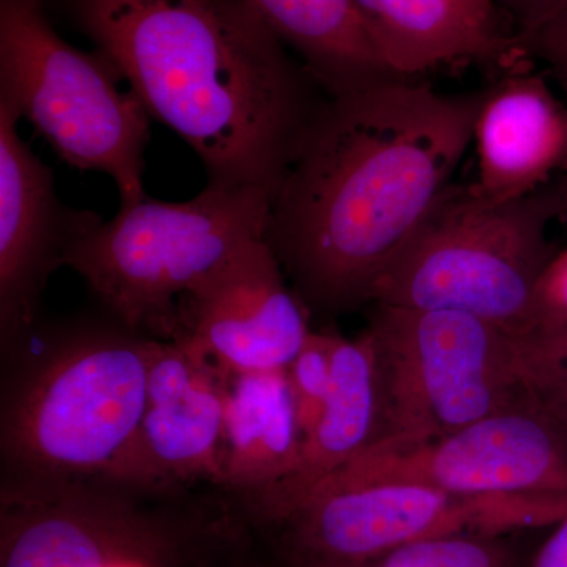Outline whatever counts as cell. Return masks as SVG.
Returning a JSON list of instances; mask_svg holds the SVG:
<instances>
[{
  "label": "cell",
  "mask_w": 567,
  "mask_h": 567,
  "mask_svg": "<svg viewBox=\"0 0 567 567\" xmlns=\"http://www.w3.org/2000/svg\"><path fill=\"white\" fill-rule=\"evenodd\" d=\"M480 106L481 91L401 78L324 99L271 197L265 234L309 312L372 303L453 185Z\"/></svg>",
  "instance_id": "1"
},
{
  "label": "cell",
  "mask_w": 567,
  "mask_h": 567,
  "mask_svg": "<svg viewBox=\"0 0 567 567\" xmlns=\"http://www.w3.org/2000/svg\"><path fill=\"white\" fill-rule=\"evenodd\" d=\"M227 372L185 338L159 342L125 484L147 494L223 473Z\"/></svg>",
  "instance_id": "13"
},
{
  "label": "cell",
  "mask_w": 567,
  "mask_h": 567,
  "mask_svg": "<svg viewBox=\"0 0 567 567\" xmlns=\"http://www.w3.org/2000/svg\"><path fill=\"white\" fill-rule=\"evenodd\" d=\"M518 58L481 91L473 142L477 175L470 192L507 203L539 192L567 167V102Z\"/></svg>",
  "instance_id": "14"
},
{
  "label": "cell",
  "mask_w": 567,
  "mask_h": 567,
  "mask_svg": "<svg viewBox=\"0 0 567 567\" xmlns=\"http://www.w3.org/2000/svg\"><path fill=\"white\" fill-rule=\"evenodd\" d=\"M513 40L522 58L540 63L567 102V0H557L543 17L517 31Z\"/></svg>",
  "instance_id": "22"
},
{
  "label": "cell",
  "mask_w": 567,
  "mask_h": 567,
  "mask_svg": "<svg viewBox=\"0 0 567 567\" xmlns=\"http://www.w3.org/2000/svg\"><path fill=\"white\" fill-rule=\"evenodd\" d=\"M303 443L286 371L227 372L219 486L248 506L292 473Z\"/></svg>",
  "instance_id": "16"
},
{
  "label": "cell",
  "mask_w": 567,
  "mask_h": 567,
  "mask_svg": "<svg viewBox=\"0 0 567 567\" xmlns=\"http://www.w3.org/2000/svg\"><path fill=\"white\" fill-rule=\"evenodd\" d=\"M309 311L265 238L205 278L181 308V336L233 374L286 371L311 333Z\"/></svg>",
  "instance_id": "12"
},
{
  "label": "cell",
  "mask_w": 567,
  "mask_h": 567,
  "mask_svg": "<svg viewBox=\"0 0 567 567\" xmlns=\"http://www.w3.org/2000/svg\"><path fill=\"white\" fill-rule=\"evenodd\" d=\"M496 9H503L517 22V31L535 22L557 0H492Z\"/></svg>",
  "instance_id": "25"
},
{
  "label": "cell",
  "mask_w": 567,
  "mask_h": 567,
  "mask_svg": "<svg viewBox=\"0 0 567 567\" xmlns=\"http://www.w3.org/2000/svg\"><path fill=\"white\" fill-rule=\"evenodd\" d=\"M20 114L0 99V346L22 344L39 323L41 297L74 245L103 223L62 203L50 167L18 132Z\"/></svg>",
  "instance_id": "11"
},
{
  "label": "cell",
  "mask_w": 567,
  "mask_h": 567,
  "mask_svg": "<svg viewBox=\"0 0 567 567\" xmlns=\"http://www.w3.org/2000/svg\"><path fill=\"white\" fill-rule=\"evenodd\" d=\"M514 338L525 398L567 436V327Z\"/></svg>",
  "instance_id": "20"
},
{
  "label": "cell",
  "mask_w": 567,
  "mask_h": 567,
  "mask_svg": "<svg viewBox=\"0 0 567 567\" xmlns=\"http://www.w3.org/2000/svg\"><path fill=\"white\" fill-rule=\"evenodd\" d=\"M567 499L465 495L415 483L320 487L268 527L284 563H347L416 540L551 528Z\"/></svg>",
  "instance_id": "8"
},
{
  "label": "cell",
  "mask_w": 567,
  "mask_h": 567,
  "mask_svg": "<svg viewBox=\"0 0 567 567\" xmlns=\"http://www.w3.org/2000/svg\"><path fill=\"white\" fill-rule=\"evenodd\" d=\"M115 567H152V566L144 565V563H122V565H118Z\"/></svg>",
  "instance_id": "28"
},
{
  "label": "cell",
  "mask_w": 567,
  "mask_h": 567,
  "mask_svg": "<svg viewBox=\"0 0 567 567\" xmlns=\"http://www.w3.org/2000/svg\"><path fill=\"white\" fill-rule=\"evenodd\" d=\"M31 336L11 352L0 405V486H51L126 473L147 409L158 339L115 320Z\"/></svg>",
  "instance_id": "3"
},
{
  "label": "cell",
  "mask_w": 567,
  "mask_h": 567,
  "mask_svg": "<svg viewBox=\"0 0 567 567\" xmlns=\"http://www.w3.org/2000/svg\"><path fill=\"white\" fill-rule=\"evenodd\" d=\"M548 208H550L554 221L567 223V167L555 181L544 186Z\"/></svg>",
  "instance_id": "27"
},
{
  "label": "cell",
  "mask_w": 567,
  "mask_h": 567,
  "mask_svg": "<svg viewBox=\"0 0 567 567\" xmlns=\"http://www.w3.org/2000/svg\"><path fill=\"white\" fill-rule=\"evenodd\" d=\"M567 327V249L555 252L537 279L528 333ZM524 336V334H522Z\"/></svg>",
  "instance_id": "23"
},
{
  "label": "cell",
  "mask_w": 567,
  "mask_h": 567,
  "mask_svg": "<svg viewBox=\"0 0 567 567\" xmlns=\"http://www.w3.org/2000/svg\"><path fill=\"white\" fill-rule=\"evenodd\" d=\"M372 483L567 499V436L527 402L431 442L375 443L316 488Z\"/></svg>",
  "instance_id": "9"
},
{
  "label": "cell",
  "mask_w": 567,
  "mask_h": 567,
  "mask_svg": "<svg viewBox=\"0 0 567 567\" xmlns=\"http://www.w3.org/2000/svg\"><path fill=\"white\" fill-rule=\"evenodd\" d=\"M270 205V194L249 185L207 183L183 203L145 196L81 238L65 265L106 315L174 341L183 300L235 252L265 238Z\"/></svg>",
  "instance_id": "4"
},
{
  "label": "cell",
  "mask_w": 567,
  "mask_h": 567,
  "mask_svg": "<svg viewBox=\"0 0 567 567\" xmlns=\"http://www.w3.org/2000/svg\"><path fill=\"white\" fill-rule=\"evenodd\" d=\"M328 95L398 80L353 0H244ZM404 80V78H401Z\"/></svg>",
  "instance_id": "18"
},
{
  "label": "cell",
  "mask_w": 567,
  "mask_h": 567,
  "mask_svg": "<svg viewBox=\"0 0 567 567\" xmlns=\"http://www.w3.org/2000/svg\"><path fill=\"white\" fill-rule=\"evenodd\" d=\"M336 342V334L311 331L286 369L305 439L315 429L330 395Z\"/></svg>",
  "instance_id": "21"
},
{
  "label": "cell",
  "mask_w": 567,
  "mask_h": 567,
  "mask_svg": "<svg viewBox=\"0 0 567 567\" xmlns=\"http://www.w3.org/2000/svg\"><path fill=\"white\" fill-rule=\"evenodd\" d=\"M144 495L107 480L0 486V567H159L178 540Z\"/></svg>",
  "instance_id": "10"
},
{
  "label": "cell",
  "mask_w": 567,
  "mask_h": 567,
  "mask_svg": "<svg viewBox=\"0 0 567 567\" xmlns=\"http://www.w3.org/2000/svg\"><path fill=\"white\" fill-rule=\"evenodd\" d=\"M457 6L465 10L472 20H475L481 28L486 29L495 35H503L499 31L498 14H496V7L492 0H454Z\"/></svg>",
  "instance_id": "26"
},
{
  "label": "cell",
  "mask_w": 567,
  "mask_h": 567,
  "mask_svg": "<svg viewBox=\"0 0 567 567\" xmlns=\"http://www.w3.org/2000/svg\"><path fill=\"white\" fill-rule=\"evenodd\" d=\"M100 51L71 47L43 0H0V99L63 163L110 175L121 207L140 203L151 114Z\"/></svg>",
  "instance_id": "5"
},
{
  "label": "cell",
  "mask_w": 567,
  "mask_h": 567,
  "mask_svg": "<svg viewBox=\"0 0 567 567\" xmlns=\"http://www.w3.org/2000/svg\"><path fill=\"white\" fill-rule=\"evenodd\" d=\"M382 431V388L371 341L364 331L357 339L338 336L330 395L297 465L246 509L257 524L271 527L327 477L375 445Z\"/></svg>",
  "instance_id": "15"
},
{
  "label": "cell",
  "mask_w": 567,
  "mask_h": 567,
  "mask_svg": "<svg viewBox=\"0 0 567 567\" xmlns=\"http://www.w3.org/2000/svg\"><path fill=\"white\" fill-rule=\"evenodd\" d=\"M520 535L524 533L434 537L360 561L286 563V567H528Z\"/></svg>",
  "instance_id": "19"
},
{
  "label": "cell",
  "mask_w": 567,
  "mask_h": 567,
  "mask_svg": "<svg viewBox=\"0 0 567 567\" xmlns=\"http://www.w3.org/2000/svg\"><path fill=\"white\" fill-rule=\"evenodd\" d=\"M528 567H567V514L551 527L550 535L529 559Z\"/></svg>",
  "instance_id": "24"
},
{
  "label": "cell",
  "mask_w": 567,
  "mask_h": 567,
  "mask_svg": "<svg viewBox=\"0 0 567 567\" xmlns=\"http://www.w3.org/2000/svg\"><path fill=\"white\" fill-rule=\"evenodd\" d=\"M551 221L543 189L488 203L451 185L377 284L371 305L466 312L525 334L537 279L555 254Z\"/></svg>",
  "instance_id": "6"
},
{
  "label": "cell",
  "mask_w": 567,
  "mask_h": 567,
  "mask_svg": "<svg viewBox=\"0 0 567 567\" xmlns=\"http://www.w3.org/2000/svg\"><path fill=\"white\" fill-rule=\"evenodd\" d=\"M364 333L382 388L377 443L431 442L528 402L516 338L498 324L466 312L374 303Z\"/></svg>",
  "instance_id": "7"
},
{
  "label": "cell",
  "mask_w": 567,
  "mask_h": 567,
  "mask_svg": "<svg viewBox=\"0 0 567 567\" xmlns=\"http://www.w3.org/2000/svg\"><path fill=\"white\" fill-rule=\"evenodd\" d=\"M210 185L274 197L328 93L244 0H65Z\"/></svg>",
  "instance_id": "2"
},
{
  "label": "cell",
  "mask_w": 567,
  "mask_h": 567,
  "mask_svg": "<svg viewBox=\"0 0 567 567\" xmlns=\"http://www.w3.org/2000/svg\"><path fill=\"white\" fill-rule=\"evenodd\" d=\"M353 2L380 58L404 80L464 62L499 70L516 58L513 39L481 28L454 0Z\"/></svg>",
  "instance_id": "17"
}]
</instances>
